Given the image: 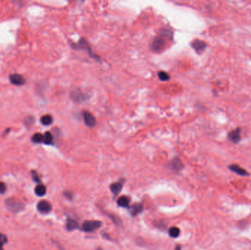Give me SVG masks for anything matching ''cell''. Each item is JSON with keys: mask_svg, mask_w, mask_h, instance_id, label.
<instances>
[{"mask_svg": "<svg viewBox=\"0 0 251 250\" xmlns=\"http://www.w3.org/2000/svg\"><path fill=\"white\" fill-rule=\"evenodd\" d=\"M172 33L169 30H162V33L158 35L151 44V49L154 52H160L163 51L167 46L168 39H171Z\"/></svg>", "mask_w": 251, "mask_h": 250, "instance_id": "1", "label": "cell"}, {"mask_svg": "<svg viewBox=\"0 0 251 250\" xmlns=\"http://www.w3.org/2000/svg\"><path fill=\"white\" fill-rule=\"evenodd\" d=\"M5 205L8 210L10 212L16 213L20 212V211H23L24 208V204L22 202H21L20 200L16 199L15 197L8 198L5 200Z\"/></svg>", "mask_w": 251, "mask_h": 250, "instance_id": "2", "label": "cell"}, {"mask_svg": "<svg viewBox=\"0 0 251 250\" xmlns=\"http://www.w3.org/2000/svg\"><path fill=\"white\" fill-rule=\"evenodd\" d=\"M101 222L100 221L92 220V221H85L82 225V230L85 232H91L95 230H98L99 227H101Z\"/></svg>", "mask_w": 251, "mask_h": 250, "instance_id": "3", "label": "cell"}, {"mask_svg": "<svg viewBox=\"0 0 251 250\" xmlns=\"http://www.w3.org/2000/svg\"><path fill=\"white\" fill-rule=\"evenodd\" d=\"M72 46H74L73 47V48H77V49H84V50H87L88 51V53L90 55V56L91 57H93V58H96V60H99V58L97 57V55H94V54H93V51H91V49H90V48L89 47V46H88V42L86 41V40H85V39H83V38H82V39H81L79 40V42L77 44H73Z\"/></svg>", "mask_w": 251, "mask_h": 250, "instance_id": "4", "label": "cell"}, {"mask_svg": "<svg viewBox=\"0 0 251 250\" xmlns=\"http://www.w3.org/2000/svg\"><path fill=\"white\" fill-rule=\"evenodd\" d=\"M37 208L38 211L41 213L46 214L51 212V205L46 200H41L37 205Z\"/></svg>", "mask_w": 251, "mask_h": 250, "instance_id": "5", "label": "cell"}, {"mask_svg": "<svg viewBox=\"0 0 251 250\" xmlns=\"http://www.w3.org/2000/svg\"><path fill=\"white\" fill-rule=\"evenodd\" d=\"M82 115H83L85 123L88 127H89V128H93L96 126V120L91 113H90L89 112H84Z\"/></svg>", "mask_w": 251, "mask_h": 250, "instance_id": "6", "label": "cell"}, {"mask_svg": "<svg viewBox=\"0 0 251 250\" xmlns=\"http://www.w3.org/2000/svg\"><path fill=\"white\" fill-rule=\"evenodd\" d=\"M228 138L231 142L237 144L241 139V128H237L234 130L231 131L228 133Z\"/></svg>", "mask_w": 251, "mask_h": 250, "instance_id": "7", "label": "cell"}, {"mask_svg": "<svg viewBox=\"0 0 251 250\" xmlns=\"http://www.w3.org/2000/svg\"><path fill=\"white\" fill-rule=\"evenodd\" d=\"M71 98L72 99V101L77 103H80L83 101H86V99L88 98L87 95L82 92L80 90H77V91H73L71 92Z\"/></svg>", "mask_w": 251, "mask_h": 250, "instance_id": "8", "label": "cell"}, {"mask_svg": "<svg viewBox=\"0 0 251 250\" xmlns=\"http://www.w3.org/2000/svg\"><path fill=\"white\" fill-rule=\"evenodd\" d=\"M192 48L196 51L197 53L200 54L205 50L207 45L204 41L201 40H195L191 43Z\"/></svg>", "mask_w": 251, "mask_h": 250, "instance_id": "9", "label": "cell"}, {"mask_svg": "<svg viewBox=\"0 0 251 250\" xmlns=\"http://www.w3.org/2000/svg\"><path fill=\"white\" fill-rule=\"evenodd\" d=\"M10 80L15 85H22L25 83V79L20 74H14L10 76Z\"/></svg>", "mask_w": 251, "mask_h": 250, "instance_id": "10", "label": "cell"}, {"mask_svg": "<svg viewBox=\"0 0 251 250\" xmlns=\"http://www.w3.org/2000/svg\"><path fill=\"white\" fill-rule=\"evenodd\" d=\"M228 168H229V169L231 170V171L235 172V173H237L238 174H239V175H242V176H248L249 175V173L246 171L245 169L237 164H231L229 166Z\"/></svg>", "mask_w": 251, "mask_h": 250, "instance_id": "11", "label": "cell"}, {"mask_svg": "<svg viewBox=\"0 0 251 250\" xmlns=\"http://www.w3.org/2000/svg\"><path fill=\"white\" fill-rule=\"evenodd\" d=\"M143 211V206L142 203H135L133 204L132 206L129 208V212H130L131 215L132 216H137V214H139Z\"/></svg>", "mask_w": 251, "mask_h": 250, "instance_id": "12", "label": "cell"}, {"mask_svg": "<svg viewBox=\"0 0 251 250\" xmlns=\"http://www.w3.org/2000/svg\"><path fill=\"white\" fill-rule=\"evenodd\" d=\"M170 167L174 170H176V171H180L181 169H183L184 164L180 159L179 158H176L170 162Z\"/></svg>", "mask_w": 251, "mask_h": 250, "instance_id": "13", "label": "cell"}, {"mask_svg": "<svg viewBox=\"0 0 251 250\" xmlns=\"http://www.w3.org/2000/svg\"><path fill=\"white\" fill-rule=\"evenodd\" d=\"M118 205L122 208H128L130 203V198L128 196H121L118 199Z\"/></svg>", "mask_w": 251, "mask_h": 250, "instance_id": "14", "label": "cell"}, {"mask_svg": "<svg viewBox=\"0 0 251 250\" xmlns=\"http://www.w3.org/2000/svg\"><path fill=\"white\" fill-rule=\"evenodd\" d=\"M123 188V185L120 182H117L112 184L110 186V190L114 194L115 196H117L120 192L121 189Z\"/></svg>", "mask_w": 251, "mask_h": 250, "instance_id": "15", "label": "cell"}, {"mask_svg": "<svg viewBox=\"0 0 251 250\" xmlns=\"http://www.w3.org/2000/svg\"><path fill=\"white\" fill-rule=\"evenodd\" d=\"M79 228V225H78L77 221H75L74 219H68L66 221V229L68 231H71L75 229Z\"/></svg>", "mask_w": 251, "mask_h": 250, "instance_id": "16", "label": "cell"}, {"mask_svg": "<svg viewBox=\"0 0 251 250\" xmlns=\"http://www.w3.org/2000/svg\"><path fill=\"white\" fill-rule=\"evenodd\" d=\"M35 192L36 195L39 196V197H43L46 195V188L44 185L39 184L35 187Z\"/></svg>", "mask_w": 251, "mask_h": 250, "instance_id": "17", "label": "cell"}, {"mask_svg": "<svg viewBox=\"0 0 251 250\" xmlns=\"http://www.w3.org/2000/svg\"><path fill=\"white\" fill-rule=\"evenodd\" d=\"M40 121L42 122V124L44 125V126H49V125L51 124V122H52L53 118L50 115H46L41 117Z\"/></svg>", "mask_w": 251, "mask_h": 250, "instance_id": "18", "label": "cell"}, {"mask_svg": "<svg viewBox=\"0 0 251 250\" xmlns=\"http://www.w3.org/2000/svg\"><path fill=\"white\" fill-rule=\"evenodd\" d=\"M53 142V136L50 132H46L44 134V143L46 145H51Z\"/></svg>", "mask_w": 251, "mask_h": 250, "instance_id": "19", "label": "cell"}, {"mask_svg": "<svg viewBox=\"0 0 251 250\" xmlns=\"http://www.w3.org/2000/svg\"><path fill=\"white\" fill-rule=\"evenodd\" d=\"M168 233H169L170 236L172 238H177L180 234V230L176 227H170L169 230H168Z\"/></svg>", "mask_w": 251, "mask_h": 250, "instance_id": "20", "label": "cell"}, {"mask_svg": "<svg viewBox=\"0 0 251 250\" xmlns=\"http://www.w3.org/2000/svg\"><path fill=\"white\" fill-rule=\"evenodd\" d=\"M32 140L35 143H41V142H44V135L41 134L40 133H35L32 136Z\"/></svg>", "mask_w": 251, "mask_h": 250, "instance_id": "21", "label": "cell"}, {"mask_svg": "<svg viewBox=\"0 0 251 250\" xmlns=\"http://www.w3.org/2000/svg\"><path fill=\"white\" fill-rule=\"evenodd\" d=\"M158 77H159V80H161L162 81H167L169 80L170 78V75L168 73L164 72V71H159L158 73Z\"/></svg>", "mask_w": 251, "mask_h": 250, "instance_id": "22", "label": "cell"}, {"mask_svg": "<svg viewBox=\"0 0 251 250\" xmlns=\"http://www.w3.org/2000/svg\"><path fill=\"white\" fill-rule=\"evenodd\" d=\"M107 216H109V218L112 219V221H113V222H114L115 224L116 225L120 226L121 225H122V222H121L120 219L119 218L118 216H117L116 215L112 214V213H107Z\"/></svg>", "mask_w": 251, "mask_h": 250, "instance_id": "23", "label": "cell"}, {"mask_svg": "<svg viewBox=\"0 0 251 250\" xmlns=\"http://www.w3.org/2000/svg\"><path fill=\"white\" fill-rule=\"evenodd\" d=\"M8 242V238L5 235L0 232V250H4L3 246Z\"/></svg>", "mask_w": 251, "mask_h": 250, "instance_id": "24", "label": "cell"}, {"mask_svg": "<svg viewBox=\"0 0 251 250\" xmlns=\"http://www.w3.org/2000/svg\"><path fill=\"white\" fill-rule=\"evenodd\" d=\"M32 179L36 183H40V177H39L38 174L35 171H32Z\"/></svg>", "mask_w": 251, "mask_h": 250, "instance_id": "25", "label": "cell"}, {"mask_svg": "<svg viewBox=\"0 0 251 250\" xmlns=\"http://www.w3.org/2000/svg\"><path fill=\"white\" fill-rule=\"evenodd\" d=\"M6 191V185L3 182H0V195L4 194Z\"/></svg>", "mask_w": 251, "mask_h": 250, "instance_id": "26", "label": "cell"}, {"mask_svg": "<svg viewBox=\"0 0 251 250\" xmlns=\"http://www.w3.org/2000/svg\"><path fill=\"white\" fill-rule=\"evenodd\" d=\"M64 195L69 200H71L73 198V194L71 193V191H66V192L64 193Z\"/></svg>", "mask_w": 251, "mask_h": 250, "instance_id": "27", "label": "cell"}, {"mask_svg": "<svg viewBox=\"0 0 251 250\" xmlns=\"http://www.w3.org/2000/svg\"><path fill=\"white\" fill-rule=\"evenodd\" d=\"M56 245H57V247L58 249H59V250H65L63 248H62V246H60V244H58L57 243H56Z\"/></svg>", "mask_w": 251, "mask_h": 250, "instance_id": "28", "label": "cell"}, {"mask_svg": "<svg viewBox=\"0 0 251 250\" xmlns=\"http://www.w3.org/2000/svg\"><path fill=\"white\" fill-rule=\"evenodd\" d=\"M175 250H181V247L180 245L176 246V249H175Z\"/></svg>", "mask_w": 251, "mask_h": 250, "instance_id": "29", "label": "cell"}, {"mask_svg": "<svg viewBox=\"0 0 251 250\" xmlns=\"http://www.w3.org/2000/svg\"><path fill=\"white\" fill-rule=\"evenodd\" d=\"M97 250H103V249H101V248H99V249H97Z\"/></svg>", "mask_w": 251, "mask_h": 250, "instance_id": "30", "label": "cell"}]
</instances>
